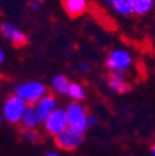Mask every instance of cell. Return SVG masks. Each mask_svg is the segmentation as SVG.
Instances as JSON below:
<instances>
[{
	"label": "cell",
	"instance_id": "obj_18",
	"mask_svg": "<svg viewBox=\"0 0 155 156\" xmlns=\"http://www.w3.org/2000/svg\"><path fill=\"white\" fill-rule=\"evenodd\" d=\"M81 71L82 72H88L89 71V63L88 62H86V61H83V62H81Z\"/></svg>",
	"mask_w": 155,
	"mask_h": 156
},
{
	"label": "cell",
	"instance_id": "obj_19",
	"mask_svg": "<svg viewBox=\"0 0 155 156\" xmlns=\"http://www.w3.org/2000/svg\"><path fill=\"white\" fill-rule=\"evenodd\" d=\"M30 8L32 10H38L41 8V4H38V3H35V2H30Z\"/></svg>",
	"mask_w": 155,
	"mask_h": 156
},
{
	"label": "cell",
	"instance_id": "obj_22",
	"mask_svg": "<svg viewBox=\"0 0 155 156\" xmlns=\"http://www.w3.org/2000/svg\"><path fill=\"white\" fill-rule=\"evenodd\" d=\"M101 2H102L104 5H110V2H112V0H101Z\"/></svg>",
	"mask_w": 155,
	"mask_h": 156
},
{
	"label": "cell",
	"instance_id": "obj_16",
	"mask_svg": "<svg viewBox=\"0 0 155 156\" xmlns=\"http://www.w3.org/2000/svg\"><path fill=\"white\" fill-rule=\"evenodd\" d=\"M25 136L31 143H36L38 140V135H37V133L34 131V129H25Z\"/></svg>",
	"mask_w": 155,
	"mask_h": 156
},
{
	"label": "cell",
	"instance_id": "obj_24",
	"mask_svg": "<svg viewBox=\"0 0 155 156\" xmlns=\"http://www.w3.org/2000/svg\"><path fill=\"white\" fill-rule=\"evenodd\" d=\"M151 154H153V156H155V145L151 147Z\"/></svg>",
	"mask_w": 155,
	"mask_h": 156
},
{
	"label": "cell",
	"instance_id": "obj_17",
	"mask_svg": "<svg viewBox=\"0 0 155 156\" xmlns=\"http://www.w3.org/2000/svg\"><path fill=\"white\" fill-rule=\"evenodd\" d=\"M87 122H88V126H94L97 123H98V120H97V118L94 115H88Z\"/></svg>",
	"mask_w": 155,
	"mask_h": 156
},
{
	"label": "cell",
	"instance_id": "obj_8",
	"mask_svg": "<svg viewBox=\"0 0 155 156\" xmlns=\"http://www.w3.org/2000/svg\"><path fill=\"white\" fill-rule=\"evenodd\" d=\"M56 105H57V102L55 99V97L49 95V94H46L45 97H42L41 99H38L34 104L37 114L40 115V118H41L42 122H45L47 116L56 109Z\"/></svg>",
	"mask_w": 155,
	"mask_h": 156
},
{
	"label": "cell",
	"instance_id": "obj_7",
	"mask_svg": "<svg viewBox=\"0 0 155 156\" xmlns=\"http://www.w3.org/2000/svg\"><path fill=\"white\" fill-rule=\"evenodd\" d=\"M0 32L6 40L11 41L16 46H23L27 42L26 35L13 23H8V21L3 23L2 26H0Z\"/></svg>",
	"mask_w": 155,
	"mask_h": 156
},
{
	"label": "cell",
	"instance_id": "obj_6",
	"mask_svg": "<svg viewBox=\"0 0 155 156\" xmlns=\"http://www.w3.org/2000/svg\"><path fill=\"white\" fill-rule=\"evenodd\" d=\"M55 141H56V145L62 150H74L82 145V143L85 141V138L82 133H78L68 128L63 133L55 136Z\"/></svg>",
	"mask_w": 155,
	"mask_h": 156
},
{
	"label": "cell",
	"instance_id": "obj_14",
	"mask_svg": "<svg viewBox=\"0 0 155 156\" xmlns=\"http://www.w3.org/2000/svg\"><path fill=\"white\" fill-rule=\"evenodd\" d=\"M133 2V12L138 16L145 15L151 11L154 8V0H132Z\"/></svg>",
	"mask_w": 155,
	"mask_h": 156
},
{
	"label": "cell",
	"instance_id": "obj_12",
	"mask_svg": "<svg viewBox=\"0 0 155 156\" xmlns=\"http://www.w3.org/2000/svg\"><path fill=\"white\" fill-rule=\"evenodd\" d=\"M115 14L121 16H129L133 12V2L132 0H112L109 5Z\"/></svg>",
	"mask_w": 155,
	"mask_h": 156
},
{
	"label": "cell",
	"instance_id": "obj_5",
	"mask_svg": "<svg viewBox=\"0 0 155 156\" xmlns=\"http://www.w3.org/2000/svg\"><path fill=\"white\" fill-rule=\"evenodd\" d=\"M132 61H133L132 55L128 51L118 48V50L112 51L108 55L106 65H107V67L110 72L123 73L124 71H127L130 67Z\"/></svg>",
	"mask_w": 155,
	"mask_h": 156
},
{
	"label": "cell",
	"instance_id": "obj_3",
	"mask_svg": "<svg viewBox=\"0 0 155 156\" xmlns=\"http://www.w3.org/2000/svg\"><path fill=\"white\" fill-rule=\"evenodd\" d=\"M47 93L45 84L41 82H26L15 87V94L29 104H35Z\"/></svg>",
	"mask_w": 155,
	"mask_h": 156
},
{
	"label": "cell",
	"instance_id": "obj_23",
	"mask_svg": "<svg viewBox=\"0 0 155 156\" xmlns=\"http://www.w3.org/2000/svg\"><path fill=\"white\" fill-rule=\"evenodd\" d=\"M31 2H35V3H38V4H42L44 0H31Z\"/></svg>",
	"mask_w": 155,
	"mask_h": 156
},
{
	"label": "cell",
	"instance_id": "obj_9",
	"mask_svg": "<svg viewBox=\"0 0 155 156\" xmlns=\"http://www.w3.org/2000/svg\"><path fill=\"white\" fill-rule=\"evenodd\" d=\"M65 11L70 16H80L88 8V0H63Z\"/></svg>",
	"mask_w": 155,
	"mask_h": 156
},
{
	"label": "cell",
	"instance_id": "obj_20",
	"mask_svg": "<svg viewBox=\"0 0 155 156\" xmlns=\"http://www.w3.org/2000/svg\"><path fill=\"white\" fill-rule=\"evenodd\" d=\"M4 60H5V52H4V50L2 48V50H0V62H4Z\"/></svg>",
	"mask_w": 155,
	"mask_h": 156
},
{
	"label": "cell",
	"instance_id": "obj_2",
	"mask_svg": "<svg viewBox=\"0 0 155 156\" xmlns=\"http://www.w3.org/2000/svg\"><path fill=\"white\" fill-rule=\"evenodd\" d=\"M66 114H67V120H68V128L78 131V133H85L88 128V115L85 109L78 102H73L68 104L66 108Z\"/></svg>",
	"mask_w": 155,
	"mask_h": 156
},
{
	"label": "cell",
	"instance_id": "obj_11",
	"mask_svg": "<svg viewBox=\"0 0 155 156\" xmlns=\"http://www.w3.org/2000/svg\"><path fill=\"white\" fill-rule=\"evenodd\" d=\"M42 120L40 118V115L37 114L36 109L34 105H29L24 116H23V125L25 129H35L36 126H38V124H40Z\"/></svg>",
	"mask_w": 155,
	"mask_h": 156
},
{
	"label": "cell",
	"instance_id": "obj_21",
	"mask_svg": "<svg viewBox=\"0 0 155 156\" xmlns=\"http://www.w3.org/2000/svg\"><path fill=\"white\" fill-rule=\"evenodd\" d=\"M45 156H60L59 154H56V152H47Z\"/></svg>",
	"mask_w": 155,
	"mask_h": 156
},
{
	"label": "cell",
	"instance_id": "obj_4",
	"mask_svg": "<svg viewBox=\"0 0 155 156\" xmlns=\"http://www.w3.org/2000/svg\"><path fill=\"white\" fill-rule=\"evenodd\" d=\"M45 129L49 134L57 136L59 134L63 133L66 129H68V120H67V114L66 109L56 108L44 122Z\"/></svg>",
	"mask_w": 155,
	"mask_h": 156
},
{
	"label": "cell",
	"instance_id": "obj_13",
	"mask_svg": "<svg viewBox=\"0 0 155 156\" xmlns=\"http://www.w3.org/2000/svg\"><path fill=\"white\" fill-rule=\"evenodd\" d=\"M71 83L63 74H57L52 80V88L60 94H68Z\"/></svg>",
	"mask_w": 155,
	"mask_h": 156
},
{
	"label": "cell",
	"instance_id": "obj_10",
	"mask_svg": "<svg viewBox=\"0 0 155 156\" xmlns=\"http://www.w3.org/2000/svg\"><path fill=\"white\" fill-rule=\"evenodd\" d=\"M108 86L112 90L117 93H127L130 90V86L124 81L123 73L112 72L110 77L108 78Z\"/></svg>",
	"mask_w": 155,
	"mask_h": 156
},
{
	"label": "cell",
	"instance_id": "obj_1",
	"mask_svg": "<svg viewBox=\"0 0 155 156\" xmlns=\"http://www.w3.org/2000/svg\"><path fill=\"white\" fill-rule=\"evenodd\" d=\"M27 103L17 97L16 94L15 95H11L10 98H8L4 103V107H3V116L5 118L6 122L11 123V124H17V123H21L23 120V116L27 109Z\"/></svg>",
	"mask_w": 155,
	"mask_h": 156
},
{
	"label": "cell",
	"instance_id": "obj_15",
	"mask_svg": "<svg viewBox=\"0 0 155 156\" xmlns=\"http://www.w3.org/2000/svg\"><path fill=\"white\" fill-rule=\"evenodd\" d=\"M68 95L71 97V98L76 102L78 101H82L85 98V89L82 88L81 84H77V83H71V87H70V90H68Z\"/></svg>",
	"mask_w": 155,
	"mask_h": 156
}]
</instances>
